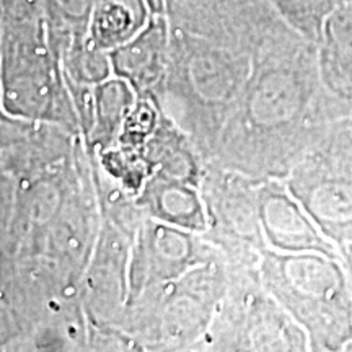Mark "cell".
<instances>
[{
	"instance_id": "cell-18",
	"label": "cell",
	"mask_w": 352,
	"mask_h": 352,
	"mask_svg": "<svg viewBox=\"0 0 352 352\" xmlns=\"http://www.w3.org/2000/svg\"><path fill=\"white\" fill-rule=\"evenodd\" d=\"M152 15L148 0H98L88 25V39L109 52L138 36Z\"/></svg>"
},
{
	"instance_id": "cell-15",
	"label": "cell",
	"mask_w": 352,
	"mask_h": 352,
	"mask_svg": "<svg viewBox=\"0 0 352 352\" xmlns=\"http://www.w3.org/2000/svg\"><path fill=\"white\" fill-rule=\"evenodd\" d=\"M320 77L344 118H352V2L338 8L316 43Z\"/></svg>"
},
{
	"instance_id": "cell-25",
	"label": "cell",
	"mask_w": 352,
	"mask_h": 352,
	"mask_svg": "<svg viewBox=\"0 0 352 352\" xmlns=\"http://www.w3.org/2000/svg\"><path fill=\"white\" fill-rule=\"evenodd\" d=\"M341 253H342V261L346 264L347 272H349L351 283H352V243L344 246V248L341 250Z\"/></svg>"
},
{
	"instance_id": "cell-16",
	"label": "cell",
	"mask_w": 352,
	"mask_h": 352,
	"mask_svg": "<svg viewBox=\"0 0 352 352\" xmlns=\"http://www.w3.org/2000/svg\"><path fill=\"white\" fill-rule=\"evenodd\" d=\"M135 202L145 217L202 235L209 227L208 210L199 186L153 173Z\"/></svg>"
},
{
	"instance_id": "cell-21",
	"label": "cell",
	"mask_w": 352,
	"mask_h": 352,
	"mask_svg": "<svg viewBox=\"0 0 352 352\" xmlns=\"http://www.w3.org/2000/svg\"><path fill=\"white\" fill-rule=\"evenodd\" d=\"M39 2L47 20L51 50L59 59L70 43L88 36V25L98 0H39Z\"/></svg>"
},
{
	"instance_id": "cell-14",
	"label": "cell",
	"mask_w": 352,
	"mask_h": 352,
	"mask_svg": "<svg viewBox=\"0 0 352 352\" xmlns=\"http://www.w3.org/2000/svg\"><path fill=\"white\" fill-rule=\"evenodd\" d=\"M113 76L134 88L138 98L162 108L170 60V23L166 13H153L151 21L131 41L109 51Z\"/></svg>"
},
{
	"instance_id": "cell-24",
	"label": "cell",
	"mask_w": 352,
	"mask_h": 352,
	"mask_svg": "<svg viewBox=\"0 0 352 352\" xmlns=\"http://www.w3.org/2000/svg\"><path fill=\"white\" fill-rule=\"evenodd\" d=\"M162 113H164V109L158 107L155 101L138 98L134 108L127 114L116 145L131 148V151H142L144 145L148 142V139L155 132Z\"/></svg>"
},
{
	"instance_id": "cell-4",
	"label": "cell",
	"mask_w": 352,
	"mask_h": 352,
	"mask_svg": "<svg viewBox=\"0 0 352 352\" xmlns=\"http://www.w3.org/2000/svg\"><path fill=\"white\" fill-rule=\"evenodd\" d=\"M259 274L267 292L307 333L310 351H347L352 342V283L342 259L266 248Z\"/></svg>"
},
{
	"instance_id": "cell-11",
	"label": "cell",
	"mask_w": 352,
	"mask_h": 352,
	"mask_svg": "<svg viewBox=\"0 0 352 352\" xmlns=\"http://www.w3.org/2000/svg\"><path fill=\"white\" fill-rule=\"evenodd\" d=\"M132 241L134 239L111 220L101 217L94 254L80 284L88 323L120 328L129 294Z\"/></svg>"
},
{
	"instance_id": "cell-22",
	"label": "cell",
	"mask_w": 352,
	"mask_h": 352,
	"mask_svg": "<svg viewBox=\"0 0 352 352\" xmlns=\"http://www.w3.org/2000/svg\"><path fill=\"white\" fill-rule=\"evenodd\" d=\"M65 80L95 87L113 77L109 52L100 50L88 36L69 44L59 57Z\"/></svg>"
},
{
	"instance_id": "cell-12",
	"label": "cell",
	"mask_w": 352,
	"mask_h": 352,
	"mask_svg": "<svg viewBox=\"0 0 352 352\" xmlns=\"http://www.w3.org/2000/svg\"><path fill=\"white\" fill-rule=\"evenodd\" d=\"M258 208L267 248L284 253H321L342 259L341 250L315 226L284 179H259Z\"/></svg>"
},
{
	"instance_id": "cell-17",
	"label": "cell",
	"mask_w": 352,
	"mask_h": 352,
	"mask_svg": "<svg viewBox=\"0 0 352 352\" xmlns=\"http://www.w3.org/2000/svg\"><path fill=\"white\" fill-rule=\"evenodd\" d=\"M142 152L153 173L201 188L208 164L191 138L165 111Z\"/></svg>"
},
{
	"instance_id": "cell-13",
	"label": "cell",
	"mask_w": 352,
	"mask_h": 352,
	"mask_svg": "<svg viewBox=\"0 0 352 352\" xmlns=\"http://www.w3.org/2000/svg\"><path fill=\"white\" fill-rule=\"evenodd\" d=\"M0 173L33 175L74 157L77 135L46 121L0 113Z\"/></svg>"
},
{
	"instance_id": "cell-6",
	"label": "cell",
	"mask_w": 352,
	"mask_h": 352,
	"mask_svg": "<svg viewBox=\"0 0 352 352\" xmlns=\"http://www.w3.org/2000/svg\"><path fill=\"white\" fill-rule=\"evenodd\" d=\"M228 284L204 351H310L308 336L264 287L259 266H226Z\"/></svg>"
},
{
	"instance_id": "cell-9",
	"label": "cell",
	"mask_w": 352,
	"mask_h": 352,
	"mask_svg": "<svg viewBox=\"0 0 352 352\" xmlns=\"http://www.w3.org/2000/svg\"><path fill=\"white\" fill-rule=\"evenodd\" d=\"M259 179L208 164L201 183L209 227L202 233L226 266H259L264 240L258 208Z\"/></svg>"
},
{
	"instance_id": "cell-23",
	"label": "cell",
	"mask_w": 352,
	"mask_h": 352,
	"mask_svg": "<svg viewBox=\"0 0 352 352\" xmlns=\"http://www.w3.org/2000/svg\"><path fill=\"white\" fill-rule=\"evenodd\" d=\"M270 2L277 15L294 32L316 44L329 16L352 0H270Z\"/></svg>"
},
{
	"instance_id": "cell-10",
	"label": "cell",
	"mask_w": 352,
	"mask_h": 352,
	"mask_svg": "<svg viewBox=\"0 0 352 352\" xmlns=\"http://www.w3.org/2000/svg\"><path fill=\"white\" fill-rule=\"evenodd\" d=\"M217 258L222 256L199 233L147 217L132 241L127 300Z\"/></svg>"
},
{
	"instance_id": "cell-26",
	"label": "cell",
	"mask_w": 352,
	"mask_h": 352,
	"mask_svg": "<svg viewBox=\"0 0 352 352\" xmlns=\"http://www.w3.org/2000/svg\"><path fill=\"white\" fill-rule=\"evenodd\" d=\"M153 13H165L166 0H148Z\"/></svg>"
},
{
	"instance_id": "cell-20",
	"label": "cell",
	"mask_w": 352,
	"mask_h": 352,
	"mask_svg": "<svg viewBox=\"0 0 352 352\" xmlns=\"http://www.w3.org/2000/svg\"><path fill=\"white\" fill-rule=\"evenodd\" d=\"M26 351H88V316L82 298H69L47 314Z\"/></svg>"
},
{
	"instance_id": "cell-19",
	"label": "cell",
	"mask_w": 352,
	"mask_h": 352,
	"mask_svg": "<svg viewBox=\"0 0 352 352\" xmlns=\"http://www.w3.org/2000/svg\"><path fill=\"white\" fill-rule=\"evenodd\" d=\"M94 96L95 127L83 144L90 152L100 153L116 144L138 95L126 80L113 76L94 87Z\"/></svg>"
},
{
	"instance_id": "cell-5",
	"label": "cell",
	"mask_w": 352,
	"mask_h": 352,
	"mask_svg": "<svg viewBox=\"0 0 352 352\" xmlns=\"http://www.w3.org/2000/svg\"><path fill=\"white\" fill-rule=\"evenodd\" d=\"M227 284L223 258L199 264L171 283L129 298L120 328L139 351H204Z\"/></svg>"
},
{
	"instance_id": "cell-2",
	"label": "cell",
	"mask_w": 352,
	"mask_h": 352,
	"mask_svg": "<svg viewBox=\"0 0 352 352\" xmlns=\"http://www.w3.org/2000/svg\"><path fill=\"white\" fill-rule=\"evenodd\" d=\"M254 56L170 26L162 109L186 132L206 164L252 77Z\"/></svg>"
},
{
	"instance_id": "cell-7",
	"label": "cell",
	"mask_w": 352,
	"mask_h": 352,
	"mask_svg": "<svg viewBox=\"0 0 352 352\" xmlns=\"http://www.w3.org/2000/svg\"><path fill=\"white\" fill-rule=\"evenodd\" d=\"M83 139L76 153L63 164L39 173H0V264L39 256L44 239L82 176Z\"/></svg>"
},
{
	"instance_id": "cell-8",
	"label": "cell",
	"mask_w": 352,
	"mask_h": 352,
	"mask_svg": "<svg viewBox=\"0 0 352 352\" xmlns=\"http://www.w3.org/2000/svg\"><path fill=\"white\" fill-rule=\"evenodd\" d=\"M338 248L352 243V118L333 122L284 179Z\"/></svg>"
},
{
	"instance_id": "cell-1",
	"label": "cell",
	"mask_w": 352,
	"mask_h": 352,
	"mask_svg": "<svg viewBox=\"0 0 352 352\" xmlns=\"http://www.w3.org/2000/svg\"><path fill=\"white\" fill-rule=\"evenodd\" d=\"M340 120L344 116L321 83L318 47L290 28L254 56L252 77L208 164L285 179Z\"/></svg>"
},
{
	"instance_id": "cell-3",
	"label": "cell",
	"mask_w": 352,
	"mask_h": 352,
	"mask_svg": "<svg viewBox=\"0 0 352 352\" xmlns=\"http://www.w3.org/2000/svg\"><path fill=\"white\" fill-rule=\"evenodd\" d=\"M0 103L2 113L52 122L82 138L39 0H0Z\"/></svg>"
}]
</instances>
